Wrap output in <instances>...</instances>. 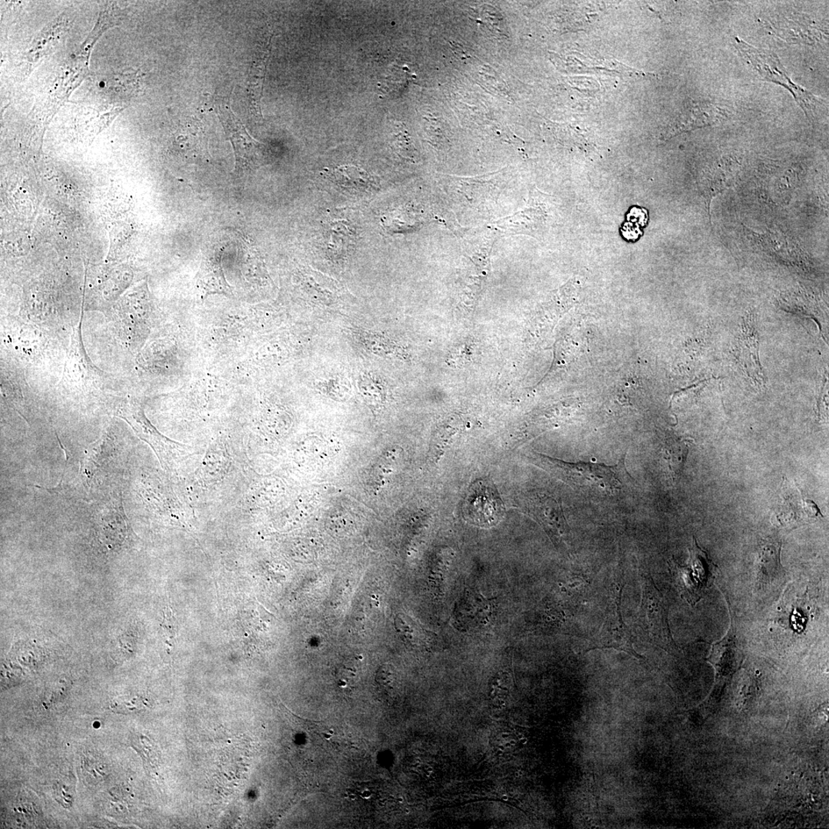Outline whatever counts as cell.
<instances>
[{
	"instance_id": "15",
	"label": "cell",
	"mask_w": 829,
	"mask_h": 829,
	"mask_svg": "<svg viewBox=\"0 0 829 829\" xmlns=\"http://www.w3.org/2000/svg\"><path fill=\"white\" fill-rule=\"evenodd\" d=\"M149 706L150 702L146 699L133 697L114 699L110 706V709L116 713L131 714L146 710Z\"/></svg>"
},
{
	"instance_id": "1",
	"label": "cell",
	"mask_w": 829,
	"mask_h": 829,
	"mask_svg": "<svg viewBox=\"0 0 829 829\" xmlns=\"http://www.w3.org/2000/svg\"><path fill=\"white\" fill-rule=\"evenodd\" d=\"M535 460L543 469L578 490H597L606 495H616L630 478L625 457L613 466L594 462H566L542 454H536Z\"/></svg>"
},
{
	"instance_id": "6",
	"label": "cell",
	"mask_w": 829,
	"mask_h": 829,
	"mask_svg": "<svg viewBox=\"0 0 829 829\" xmlns=\"http://www.w3.org/2000/svg\"><path fill=\"white\" fill-rule=\"evenodd\" d=\"M505 505L496 486L484 478L471 485L462 506L464 519L476 526L489 527L502 521Z\"/></svg>"
},
{
	"instance_id": "16",
	"label": "cell",
	"mask_w": 829,
	"mask_h": 829,
	"mask_svg": "<svg viewBox=\"0 0 829 829\" xmlns=\"http://www.w3.org/2000/svg\"><path fill=\"white\" fill-rule=\"evenodd\" d=\"M85 770L96 781H103L108 776L104 764L90 756H85L82 760Z\"/></svg>"
},
{
	"instance_id": "14",
	"label": "cell",
	"mask_w": 829,
	"mask_h": 829,
	"mask_svg": "<svg viewBox=\"0 0 829 829\" xmlns=\"http://www.w3.org/2000/svg\"><path fill=\"white\" fill-rule=\"evenodd\" d=\"M133 747L137 750L146 764V767L151 769L159 767L161 762V753L158 746L145 735H139L132 740Z\"/></svg>"
},
{
	"instance_id": "13",
	"label": "cell",
	"mask_w": 829,
	"mask_h": 829,
	"mask_svg": "<svg viewBox=\"0 0 829 829\" xmlns=\"http://www.w3.org/2000/svg\"><path fill=\"white\" fill-rule=\"evenodd\" d=\"M396 455L394 450H389L378 458L372 468L369 483L374 491L381 490L385 483V480L394 471Z\"/></svg>"
},
{
	"instance_id": "9",
	"label": "cell",
	"mask_w": 829,
	"mask_h": 829,
	"mask_svg": "<svg viewBox=\"0 0 829 829\" xmlns=\"http://www.w3.org/2000/svg\"><path fill=\"white\" fill-rule=\"evenodd\" d=\"M708 662L716 673L717 689L723 690L741 664V654L732 619L731 628L725 637L713 645Z\"/></svg>"
},
{
	"instance_id": "19",
	"label": "cell",
	"mask_w": 829,
	"mask_h": 829,
	"mask_svg": "<svg viewBox=\"0 0 829 829\" xmlns=\"http://www.w3.org/2000/svg\"><path fill=\"white\" fill-rule=\"evenodd\" d=\"M338 684H339L340 687H341V688H345V687H347V683L345 681H340Z\"/></svg>"
},
{
	"instance_id": "18",
	"label": "cell",
	"mask_w": 829,
	"mask_h": 829,
	"mask_svg": "<svg viewBox=\"0 0 829 829\" xmlns=\"http://www.w3.org/2000/svg\"><path fill=\"white\" fill-rule=\"evenodd\" d=\"M371 796H372V792L368 789L364 790L361 794V796L363 799H369L371 797Z\"/></svg>"
},
{
	"instance_id": "22",
	"label": "cell",
	"mask_w": 829,
	"mask_h": 829,
	"mask_svg": "<svg viewBox=\"0 0 829 829\" xmlns=\"http://www.w3.org/2000/svg\"><path fill=\"white\" fill-rule=\"evenodd\" d=\"M378 805H380L381 807H383V806L385 805V803H384L383 802H382V801H381H381H380V802H378Z\"/></svg>"
},
{
	"instance_id": "24",
	"label": "cell",
	"mask_w": 829,
	"mask_h": 829,
	"mask_svg": "<svg viewBox=\"0 0 829 829\" xmlns=\"http://www.w3.org/2000/svg\"><path fill=\"white\" fill-rule=\"evenodd\" d=\"M344 799H348V798H349V794H348V793H344Z\"/></svg>"
},
{
	"instance_id": "12",
	"label": "cell",
	"mask_w": 829,
	"mask_h": 829,
	"mask_svg": "<svg viewBox=\"0 0 829 829\" xmlns=\"http://www.w3.org/2000/svg\"><path fill=\"white\" fill-rule=\"evenodd\" d=\"M690 442L680 439H672L666 442L664 448L665 460L667 461L672 475L677 480L682 474L686 460L689 453Z\"/></svg>"
},
{
	"instance_id": "25",
	"label": "cell",
	"mask_w": 829,
	"mask_h": 829,
	"mask_svg": "<svg viewBox=\"0 0 829 829\" xmlns=\"http://www.w3.org/2000/svg\"><path fill=\"white\" fill-rule=\"evenodd\" d=\"M329 733L333 735L334 734L333 730L329 731Z\"/></svg>"
},
{
	"instance_id": "26",
	"label": "cell",
	"mask_w": 829,
	"mask_h": 829,
	"mask_svg": "<svg viewBox=\"0 0 829 829\" xmlns=\"http://www.w3.org/2000/svg\"><path fill=\"white\" fill-rule=\"evenodd\" d=\"M405 812L406 814H409V813H410V810H405Z\"/></svg>"
},
{
	"instance_id": "17",
	"label": "cell",
	"mask_w": 829,
	"mask_h": 829,
	"mask_svg": "<svg viewBox=\"0 0 829 829\" xmlns=\"http://www.w3.org/2000/svg\"><path fill=\"white\" fill-rule=\"evenodd\" d=\"M53 793L56 801L65 809H69L73 804L74 795L71 786L63 781L57 782L53 786Z\"/></svg>"
},
{
	"instance_id": "3",
	"label": "cell",
	"mask_w": 829,
	"mask_h": 829,
	"mask_svg": "<svg viewBox=\"0 0 829 829\" xmlns=\"http://www.w3.org/2000/svg\"><path fill=\"white\" fill-rule=\"evenodd\" d=\"M624 588V577H619L613 583L612 600L607 606L603 626L598 634L593 638L584 653L600 649H614L635 657L638 660L645 659L634 648L632 633L625 623L620 611L622 592Z\"/></svg>"
},
{
	"instance_id": "27",
	"label": "cell",
	"mask_w": 829,
	"mask_h": 829,
	"mask_svg": "<svg viewBox=\"0 0 829 829\" xmlns=\"http://www.w3.org/2000/svg\"><path fill=\"white\" fill-rule=\"evenodd\" d=\"M389 799H394V797H393V796H389Z\"/></svg>"
},
{
	"instance_id": "10",
	"label": "cell",
	"mask_w": 829,
	"mask_h": 829,
	"mask_svg": "<svg viewBox=\"0 0 829 829\" xmlns=\"http://www.w3.org/2000/svg\"><path fill=\"white\" fill-rule=\"evenodd\" d=\"M782 542L769 539L762 541L756 564V582L760 587L782 580L785 570L780 562Z\"/></svg>"
},
{
	"instance_id": "7",
	"label": "cell",
	"mask_w": 829,
	"mask_h": 829,
	"mask_svg": "<svg viewBox=\"0 0 829 829\" xmlns=\"http://www.w3.org/2000/svg\"><path fill=\"white\" fill-rule=\"evenodd\" d=\"M218 110L227 137L234 148L236 171H245L259 166L262 156L261 144L250 137L229 107L222 103Z\"/></svg>"
},
{
	"instance_id": "4",
	"label": "cell",
	"mask_w": 829,
	"mask_h": 829,
	"mask_svg": "<svg viewBox=\"0 0 829 829\" xmlns=\"http://www.w3.org/2000/svg\"><path fill=\"white\" fill-rule=\"evenodd\" d=\"M719 568L707 552L697 544L693 538L692 546L690 549V561L688 566L676 567L679 588L682 596L692 606L697 604L708 591L716 579Z\"/></svg>"
},
{
	"instance_id": "23",
	"label": "cell",
	"mask_w": 829,
	"mask_h": 829,
	"mask_svg": "<svg viewBox=\"0 0 829 829\" xmlns=\"http://www.w3.org/2000/svg\"><path fill=\"white\" fill-rule=\"evenodd\" d=\"M398 802H399V803H402L403 802V798H399V799H398Z\"/></svg>"
},
{
	"instance_id": "2",
	"label": "cell",
	"mask_w": 829,
	"mask_h": 829,
	"mask_svg": "<svg viewBox=\"0 0 829 829\" xmlns=\"http://www.w3.org/2000/svg\"><path fill=\"white\" fill-rule=\"evenodd\" d=\"M642 598L637 625L647 641L674 652L677 649L668 623V603L649 574L641 577Z\"/></svg>"
},
{
	"instance_id": "21",
	"label": "cell",
	"mask_w": 829,
	"mask_h": 829,
	"mask_svg": "<svg viewBox=\"0 0 829 829\" xmlns=\"http://www.w3.org/2000/svg\"><path fill=\"white\" fill-rule=\"evenodd\" d=\"M349 798L354 801L356 799V796L354 794L349 795Z\"/></svg>"
},
{
	"instance_id": "5",
	"label": "cell",
	"mask_w": 829,
	"mask_h": 829,
	"mask_svg": "<svg viewBox=\"0 0 829 829\" xmlns=\"http://www.w3.org/2000/svg\"><path fill=\"white\" fill-rule=\"evenodd\" d=\"M735 40H737V48L749 62L751 64L752 67L757 73L765 80L781 85L789 90L792 94L795 96L796 102L801 105L807 116L809 118L813 117L812 107L814 106H814L818 103L817 98L812 96L811 93L799 87V85H795L791 81L789 76L786 75L785 71L778 58L773 54L762 51L760 49H757L746 44L742 40L738 38H735Z\"/></svg>"
},
{
	"instance_id": "11",
	"label": "cell",
	"mask_w": 829,
	"mask_h": 829,
	"mask_svg": "<svg viewBox=\"0 0 829 829\" xmlns=\"http://www.w3.org/2000/svg\"><path fill=\"white\" fill-rule=\"evenodd\" d=\"M326 171V176L340 188L360 193L369 192L376 188L374 177L358 167L344 166Z\"/></svg>"
},
{
	"instance_id": "8",
	"label": "cell",
	"mask_w": 829,
	"mask_h": 829,
	"mask_svg": "<svg viewBox=\"0 0 829 829\" xmlns=\"http://www.w3.org/2000/svg\"><path fill=\"white\" fill-rule=\"evenodd\" d=\"M525 511L541 525L555 545L569 534L561 504L556 498L535 492L525 499Z\"/></svg>"
},
{
	"instance_id": "20",
	"label": "cell",
	"mask_w": 829,
	"mask_h": 829,
	"mask_svg": "<svg viewBox=\"0 0 829 829\" xmlns=\"http://www.w3.org/2000/svg\"><path fill=\"white\" fill-rule=\"evenodd\" d=\"M324 738H325V739H326V740H330V739H331V738H332V737H333V735H332V734H331V733H324Z\"/></svg>"
}]
</instances>
